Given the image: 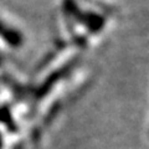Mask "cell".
<instances>
[{
	"mask_svg": "<svg viewBox=\"0 0 149 149\" xmlns=\"http://www.w3.org/2000/svg\"><path fill=\"white\" fill-rule=\"evenodd\" d=\"M3 39L6 41L9 45L14 46V47H17V46H20L22 44V36L20 32H17L16 30L14 29H5V31L3 32Z\"/></svg>",
	"mask_w": 149,
	"mask_h": 149,
	"instance_id": "obj_1",
	"label": "cell"
},
{
	"mask_svg": "<svg viewBox=\"0 0 149 149\" xmlns=\"http://www.w3.org/2000/svg\"><path fill=\"white\" fill-rule=\"evenodd\" d=\"M86 24L88 26V29H91L92 31H97L101 29V26L103 25V19L100 15H95V14H90L87 16V19H85Z\"/></svg>",
	"mask_w": 149,
	"mask_h": 149,
	"instance_id": "obj_2",
	"label": "cell"
},
{
	"mask_svg": "<svg viewBox=\"0 0 149 149\" xmlns=\"http://www.w3.org/2000/svg\"><path fill=\"white\" fill-rule=\"evenodd\" d=\"M5 29H6V27L4 26V25L1 24V22H0V35H3V32L5 31Z\"/></svg>",
	"mask_w": 149,
	"mask_h": 149,
	"instance_id": "obj_3",
	"label": "cell"
},
{
	"mask_svg": "<svg viewBox=\"0 0 149 149\" xmlns=\"http://www.w3.org/2000/svg\"><path fill=\"white\" fill-rule=\"evenodd\" d=\"M1 146H3V141H1V134H0V149H1Z\"/></svg>",
	"mask_w": 149,
	"mask_h": 149,
	"instance_id": "obj_4",
	"label": "cell"
}]
</instances>
